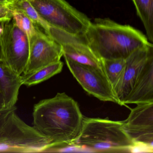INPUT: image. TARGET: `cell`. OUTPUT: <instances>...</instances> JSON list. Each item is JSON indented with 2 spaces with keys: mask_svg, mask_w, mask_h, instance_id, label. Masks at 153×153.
<instances>
[{
  "mask_svg": "<svg viewBox=\"0 0 153 153\" xmlns=\"http://www.w3.org/2000/svg\"><path fill=\"white\" fill-rule=\"evenodd\" d=\"M83 38L102 60L125 59L136 50L152 44L139 30L108 18L95 19Z\"/></svg>",
  "mask_w": 153,
  "mask_h": 153,
  "instance_id": "obj_2",
  "label": "cell"
},
{
  "mask_svg": "<svg viewBox=\"0 0 153 153\" xmlns=\"http://www.w3.org/2000/svg\"><path fill=\"white\" fill-rule=\"evenodd\" d=\"M105 74L113 89L123 74L126 60L124 59L102 60Z\"/></svg>",
  "mask_w": 153,
  "mask_h": 153,
  "instance_id": "obj_17",
  "label": "cell"
},
{
  "mask_svg": "<svg viewBox=\"0 0 153 153\" xmlns=\"http://www.w3.org/2000/svg\"><path fill=\"white\" fill-rule=\"evenodd\" d=\"M4 4H7L11 2L12 0H1Z\"/></svg>",
  "mask_w": 153,
  "mask_h": 153,
  "instance_id": "obj_21",
  "label": "cell"
},
{
  "mask_svg": "<svg viewBox=\"0 0 153 153\" xmlns=\"http://www.w3.org/2000/svg\"><path fill=\"white\" fill-rule=\"evenodd\" d=\"M4 98L2 90L0 86V109L4 108Z\"/></svg>",
  "mask_w": 153,
  "mask_h": 153,
  "instance_id": "obj_20",
  "label": "cell"
},
{
  "mask_svg": "<svg viewBox=\"0 0 153 153\" xmlns=\"http://www.w3.org/2000/svg\"><path fill=\"white\" fill-rule=\"evenodd\" d=\"M22 85L21 76L15 74L3 63L0 44V86L3 94L4 107L16 105Z\"/></svg>",
  "mask_w": 153,
  "mask_h": 153,
  "instance_id": "obj_13",
  "label": "cell"
},
{
  "mask_svg": "<svg viewBox=\"0 0 153 153\" xmlns=\"http://www.w3.org/2000/svg\"><path fill=\"white\" fill-rule=\"evenodd\" d=\"M12 18V11L7 5L0 4V22L10 20Z\"/></svg>",
  "mask_w": 153,
  "mask_h": 153,
  "instance_id": "obj_19",
  "label": "cell"
},
{
  "mask_svg": "<svg viewBox=\"0 0 153 153\" xmlns=\"http://www.w3.org/2000/svg\"><path fill=\"white\" fill-rule=\"evenodd\" d=\"M153 102V52L135 82L125 103L138 104Z\"/></svg>",
  "mask_w": 153,
  "mask_h": 153,
  "instance_id": "obj_11",
  "label": "cell"
},
{
  "mask_svg": "<svg viewBox=\"0 0 153 153\" xmlns=\"http://www.w3.org/2000/svg\"><path fill=\"white\" fill-rule=\"evenodd\" d=\"M33 127L52 141L46 153L73 146L80 134L84 116L78 104L65 93L43 99L34 105Z\"/></svg>",
  "mask_w": 153,
  "mask_h": 153,
  "instance_id": "obj_1",
  "label": "cell"
},
{
  "mask_svg": "<svg viewBox=\"0 0 153 153\" xmlns=\"http://www.w3.org/2000/svg\"><path fill=\"white\" fill-rule=\"evenodd\" d=\"M131 109L128 118L122 121L123 128L137 145L153 152V102L137 105Z\"/></svg>",
  "mask_w": 153,
  "mask_h": 153,
  "instance_id": "obj_6",
  "label": "cell"
},
{
  "mask_svg": "<svg viewBox=\"0 0 153 153\" xmlns=\"http://www.w3.org/2000/svg\"><path fill=\"white\" fill-rule=\"evenodd\" d=\"M0 4H4V3L2 2V1H1V0H0Z\"/></svg>",
  "mask_w": 153,
  "mask_h": 153,
  "instance_id": "obj_23",
  "label": "cell"
},
{
  "mask_svg": "<svg viewBox=\"0 0 153 153\" xmlns=\"http://www.w3.org/2000/svg\"><path fill=\"white\" fill-rule=\"evenodd\" d=\"M1 23L3 31L0 36V44L3 63L15 74L21 76L29 58L28 36L17 26L12 18Z\"/></svg>",
  "mask_w": 153,
  "mask_h": 153,
  "instance_id": "obj_5",
  "label": "cell"
},
{
  "mask_svg": "<svg viewBox=\"0 0 153 153\" xmlns=\"http://www.w3.org/2000/svg\"><path fill=\"white\" fill-rule=\"evenodd\" d=\"M16 105L0 109V152H10L17 139L21 119Z\"/></svg>",
  "mask_w": 153,
  "mask_h": 153,
  "instance_id": "obj_12",
  "label": "cell"
},
{
  "mask_svg": "<svg viewBox=\"0 0 153 153\" xmlns=\"http://www.w3.org/2000/svg\"><path fill=\"white\" fill-rule=\"evenodd\" d=\"M6 5L12 11L19 10L25 13L36 25L47 34L51 26L42 18L28 0H12Z\"/></svg>",
  "mask_w": 153,
  "mask_h": 153,
  "instance_id": "obj_16",
  "label": "cell"
},
{
  "mask_svg": "<svg viewBox=\"0 0 153 153\" xmlns=\"http://www.w3.org/2000/svg\"><path fill=\"white\" fill-rule=\"evenodd\" d=\"M143 23L148 40L153 43V0H131Z\"/></svg>",
  "mask_w": 153,
  "mask_h": 153,
  "instance_id": "obj_15",
  "label": "cell"
},
{
  "mask_svg": "<svg viewBox=\"0 0 153 153\" xmlns=\"http://www.w3.org/2000/svg\"><path fill=\"white\" fill-rule=\"evenodd\" d=\"M153 52V44L138 49L127 59L126 65L113 90L118 104L125 105L136 80L144 68L150 53Z\"/></svg>",
  "mask_w": 153,
  "mask_h": 153,
  "instance_id": "obj_10",
  "label": "cell"
},
{
  "mask_svg": "<svg viewBox=\"0 0 153 153\" xmlns=\"http://www.w3.org/2000/svg\"><path fill=\"white\" fill-rule=\"evenodd\" d=\"M73 146L97 152H134L137 146L124 131L121 121L87 117H84Z\"/></svg>",
  "mask_w": 153,
  "mask_h": 153,
  "instance_id": "obj_3",
  "label": "cell"
},
{
  "mask_svg": "<svg viewBox=\"0 0 153 153\" xmlns=\"http://www.w3.org/2000/svg\"><path fill=\"white\" fill-rule=\"evenodd\" d=\"M65 59L70 71L86 92L101 101L118 104L112 86L103 71L67 58Z\"/></svg>",
  "mask_w": 153,
  "mask_h": 153,
  "instance_id": "obj_7",
  "label": "cell"
},
{
  "mask_svg": "<svg viewBox=\"0 0 153 153\" xmlns=\"http://www.w3.org/2000/svg\"><path fill=\"white\" fill-rule=\"evenodd\" d=\"M2 31H3V30H2V27H0V36L1 35V34H2Z\"/></svg>",
  "mask_w": 153,
  "mask_h": 153,
  "instance_id": "obj_22",
  "label": "cell"
},
{
  "mask_svg": "<svg viewBox=\"0 0 153 153\" xmlns=\"http://www.w3.org/2000/svg\"><path fill=\"white\" fill-rule=\"evenodd\" d=\"M63 66V62L60 61L39 69L30 74L22 75V85L31 86L44 82L60 73Z\"/></svg>",
  "mask_w": 153,
  "mask_h": 153,
  "instance_id": "obj_14",
  "label": "cell"
},
{
  "mask_svg": "<svg viewBox=\"0 0 153 153\" xmlns=\"http://www.w3.org/2000/svg\"><path fill=\"white\" fill-rule=\"evenodd\" d=\"M49 26L83 37L91 21L66 0H28Z\"/></svg>",
  "mask_w": 153,
  "mask_h": 153,
  "instance_id": "obj_4",
  "label": "cell"
},
{
  "mask_svg": "<svg viewBox=\"0 0 153 153\" xmlns=\"http://www.w3.org/2000/svg\"><path fill=\"white\" fill-rule=\"evenodd\" d=\"M28 62L23 75L34 71L61 61L63 56L61 46L39 27L29 38Z\"/></svg>",
  "mask_w": 153,
  "mask_h": 153,
  "instance_id": "obj_9",
  "label": "cell"
},
{
  "mask_svg": "<svg viewBox=\"0 0 153 153\" xmlns=\"http://www.w3.org/2000/svg\"><path fill=\"white\" fill-rule=\"evenodd\" d=\"M12 19L17 26L26 34L28 39L36 33L38 27L22 11L12 10Z\"/></svg>",
  "mask_w": 153,
  "mask_h": 153,
  "instance_id": "obj_18",
  "label": "cell"
},
{
  "mask_svg": "<svg viewBox=\"0 0 153 153\" xmlns=\"http://www.w3.org/2000/svg\"><path fill=\"white\" fill-rule=\"evenodd\" d=\"M47 34L61 46L64 58L79 64L97 68L104 72L102 60L95 54L83 37L52 27H50Z\"/></svg>",
  "mask_w": 153,
  "mask_h": 153,
  "instance_id": "obj_8",
  "label": "cell"
}]
</instances>
